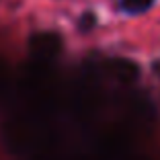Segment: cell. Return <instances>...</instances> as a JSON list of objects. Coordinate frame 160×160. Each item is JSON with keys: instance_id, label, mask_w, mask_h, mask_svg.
Instances as JSON below:
<instances>
[{"instance_id": "6da1fadb", "label": "cell", "mask_w": 160, "mask_h": 160, "mask_svg": "<svg viewBox=\"0 0 160 160\" xmlns=\"http://www.w3.org/2000/svg\"><path fill=\"white\" fill-rule=\"evenodd\" d=\"M156 0H119V8L125 14H144L154 6Z\"/></svg>"}]
</instances>
